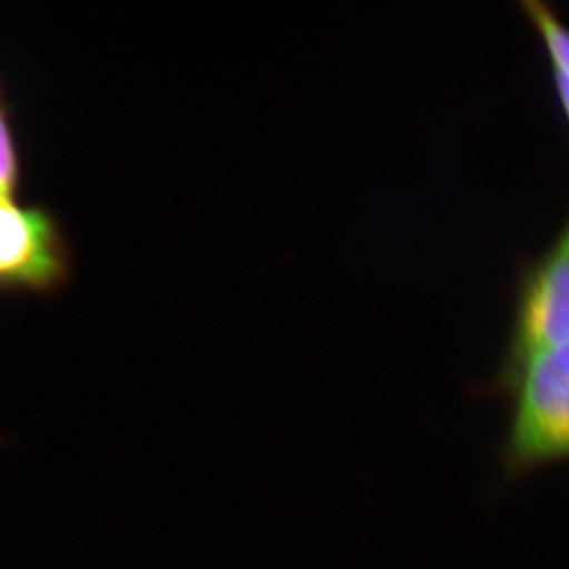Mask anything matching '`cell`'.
<instances>
[{
	"instance_id": "6da1fadb",
	"label": "cell",
	"mask_w": 569,
	"mask_h": 569,
	"mask_svg": "<svg viewBox=\"0 0 569 569\" xmlns=\"http://www.w3.org/2000/svg\"><path fill=\"white\" fill-rule=\"evenodd\" d=\"M505 387L516 410L507 445L511 471L569 459V343L529 359Z\"/></svg>"
},
{
	"instance_id": "7a4b0ae2",
	"label": "cell",
	"mask_w": 569,
	"mask_h": 569,
	"mask_svg": "<svg viewBox=\"0 0 569 569\" xmlns=\"http://www.w3.org/2000/svg\"><path fill=\"white\" fill-rule=\"evenodd\" d=\"M569 343V219L520 284L503 383L529 359Z\"/></svg>"
},
{
	"instance_id": "3957f363",
	"label": "cell",
	"mask_w": 569,
	"mask_h": 569,
	"mask_svg": "<svg viewBox=\"0 0 569 569\" xmlns=\"http://www.w3.org/2000/svg\"><path fill=\"white\" fill-rule=\"evenodd\" d=\"M70 272L69 244L54 217L0 200V287L51 293Z\"/></svg>"
},
{
	"instance_id": "277c9868",
	"label": "cell",
	"mask_w": 569,
	"mask_h": 569,
	"mask_svg": "<svg viewBox=\"0 0 569 569\" xmlns=\"http://www.w3.org/2000/svg\"><path fill=\"white\" fill-rule=\"evenodd\" d=\"M520 6L545 41L553 67H559L569 74V29L567 26L546 3L538 2V0H526Z\"/></svg>"
},
{
	"instance_id": "5b68a950",
	"label": "cell",
	"mask_w": 569,
	"mask_h": 569,
	"mask_svg": "<svg viewBox=\"0 0 569 569\" xmlns=\"http://www.w3.org/2000/svg\"><path fill=\"white\" fill-rule=\"evenodd\" d=\"M18 182V160L11 134L9 111L0 93V200H10Z\"/></svg>"
},
{
	"instance_id": "8992f818",
	"label": "cell",
	"mask_w": 569,
	"mask_h": 569,
	"mask_svg": "<svg viewBox=\"0 0 569 569\" xmlns=\"http://www.w3.org/2000/svg\"><path fill=\"white\" fill-rule=\"evenodd\" d=\"M553 80H556L557 93H559L561 107L567 112L569 121V74L567 71L553 67Z\"/></svg>"
}]
</instances>
